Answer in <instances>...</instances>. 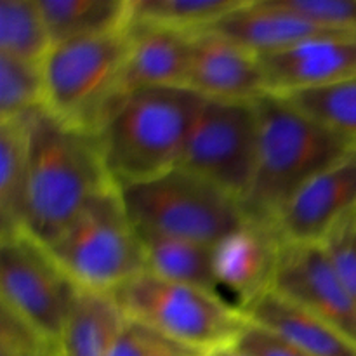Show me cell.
<instances>
[{"instance_id": "cell-11", "label": "cell", "mask_w": 356, "mask_h": 356, "mask_svg": "<svg viewBox=\"0 0 356 356\" xmlns=\"http://www.w3.org/2000/svg\"><path fill=\"white\" fill-rule=\"evenodd\" d=\"M284 238L277 226L243 219L212 245V266L225 301L245 315L273 289Z\"/></svg>"}, {"instance_id": "cell-14", "label": "cell", "mask_w": 356, "mask_h": 356, "mask_svg": "<svg viewBox=\"0 0 356 356\" xmlns=\"http://www.w3.org/2000/svg\"><path fill=\"white\" fill-rule=\"evenodd\" d=\"M268 92L285 96L322 89L356 76V31L323 35L259 56Z\"/></svg>"}, {"instance_id": "cell-29", "label": "cell", "mask_w": 356, "mask_h": 356, "mask_svg": "<svg viewBox=\"0 0 356 356\" xmlns=\"http://www.w3.org/2000/svg\"><path fill=\"white\" fill-rule=\"evenodd\" d=\"M146 348L145 329L125 318L108 356H146Z\"/></svg>"}, {"instance_id": "cell-7", "label": "cell", "mask_w": 356, "mask_h": 356, "mask_svg": "<svg viewBox=\"0 0 356 356\" xmlns=\"http://www.w3.org/2000/svg\"><path fill=\"white\" fill-rule=\"evenodd\" d=\"M113 298L127 320L205 355L232 346L247 323L243 313L216 296L148 271L127 282Z\"/></svg>"}, {"instance_id": "cell-27", "label": "cell", "mask_w": 356, "mask_h": 356, "mask_svg": "<svg viewBox=\"0 0 356 356\" xmlns=\"http://www.w3.org/2000/svg\"><path fill=\"white\" fill-rule=\"evenodd\" d=\"M0 356H56V344L35 334L2 309L0 315Z\"/></svg>"}, {"instance_id": "cell-4", "label": "cell", "mask_w": 356, "mask_h": 356, "mask_svg": "<svg viewBox=\"0 0 356 356\" xmlns=\"http://www.w3.org/2000/svg\"><path fill=\"white\" fill-rule=\"evenodd\" d=\"M127 30L52 44L42 61L44 110L66 125L96 136L124 99Z\"/></svg>"}, {"instance_id": "cell-8", "label": "cell", "mask_w": 356, "mask_h": 356, "mask_svg": "<svg viewBox=\"0 0 356 356\" xmlns=\"http://www.w3.org/2000/svg\"><path fill=\"white\" fill-rule=\"evenodd\" d=\"M80 289L49 249L28 233L0 240L2 309L49 343H58Z\"/></svg>"}, {"instance_id": "cell-24", "label": "cell", "mask_w": 356, "mask_h": 356, "mask_svg": "<svg viewBox=\"0 0 356 356\" xmlns=\"http://www.w3.org/2000/svg\"><path fill=\"white\" fill-rule=\"evenodd\" d=\"M44 108L40 65L0 54V120L23 117Z\"/></svg>"}, {"instance_id": "cell-5", "label": "cell", "mask_w": 356, "mask_h": 356, "mask_svg": "<svg viewBox=\"0 0 356 356\" xmlns=\"http://www.w3.org/2000/svg\"><path fill=\"white\" fill-rule=\"evenodd\" d=\"M47 249L80 291L113 296L146 271L141 238L117 186L96 195Z\"/></svg>"}, {"instance_id": "cell-25", "label": "cell", "mask_w": 356, "mask_h": 356, "mask_svg": "<svg viewBox=\"0 0 356 356\" xmlns=\"http://www.w3.org/2000/svg\"><path fill=\"white\" fill-rule=\"evenodd\" d=\"M271 2L280 9L325 30L356 31V0H271Z\"/></svg>"}, {"instance_id": "cell-15", "label": "cell", "mask_w": 356, "mask_h": 356, "mask_svg": "<svg viewBox=\"0 0 356 356\" xmlns=\"http://www.w3.org/2000/svg\"><path fill=\"white\" fill-rule=\"evenodd\" d=\"M191 35L146 24L129 26L122 94L155 87H186Z\"/></svg>"}, {"instance_id": "cell-26", "label": "cell", "mask_w": 356, "mask_h": 356, "mask_svg": "<svg viewBox=\"0 0 356 356\" xmlns=\"http://www.w3.org/2000/svg\"><path fill=\"white\" fill-rule=\"evenodd\" d=\"M320 243L336 273L356 299V209L337 221Z\"/></svg>"}, {"instance_id": "cell-12", "label": "cell", "mask_w": 356, "mask_h": 356, "mask_svg": "<svg viewBox=\"0 0 356 356\" xmlns=\"http://www.w3.org/2000/svg\"><path fill=\"white\" fill-rule=\"evenodd\" d=\"M186 89L204 99L238 103L268 94L259 56L212 30L191 35Z\"/></svg>"}, {"instance_id": "cell-10", "label": "cell", "mask_w": 356, "mask_h": 356, "mask_svg": "<svg viewBox=\"0 0 356 356\" xmlns=\"http://www.w3.org/2000/svg\"><path fill=\"white\" fill-rule=\"evenodd\" d=\"M271 291L356 344V299L330 264L322 243H284Z\"/></svg>"}, {"instance_id": "cell-13", "label": "cell", "mask_w": 356, "mask_h": 356, "mask_svg": "<svg viewBox=\"0 0 356 356\" xmlns=\"http://www.w3.org/2000/svg\"><path fill=\"white\" fill-rule=\"evenodd\" d=\"M356 209V149L313 176L275 221L285 243H320Z\"/></svg>"}, {"instance_id": "cell-1", "label": "cell", "mask_w": 356, "mask_h": 356, "mask_svg": "<svg viewBox=\"0 0 356 356\" xmlns=\"http://www.w3.org/2000/svg\"><path fill=\"white\" fill-rule=\"evenodd\" d=\"M115 186L94 134L66 125L44 108L28 118L24 229L47 247L96 195Z\"/></svg>"}, {"instance_id": "cell-2", "label": "cell", "mask_w": 356, "mask_h": 356, "mask_svg": "<svg viewBox=\"0 0 356 356\" xmlns=\"http://www.w3.org/2000/svg\"><path fill=\"white\" fill-rule=\"evenodd\" d=\"M259 134L252 183L242 200L247 219L275 225L292 197L313 176L356 146L278 94L256 101Z\"/></svg>"}, {"instance_id": "cell-20", "label": "cell", "mask_w": 356, "mask_h": 356, "mask_svg": "<svg viewBox=\"0 0 356 356\" xmlns=\"http://www.w3.org/2000/svg\"><path fill=\"white\" fill-rule=\"evenodd\" d=\"M52 44L129 28V0H38Z\"/></svg>"}, {"instance_id": "cell-17", "label": "cell", "mask_w": 356, "mask_h": 356, "mask_svg": "<svg viewBox=\"0 0 356 356\" xmlns=\"http://www.w3.org/2000/svg\"><path fill=\"white\" fill-rule=\"evenodd\" d=\"M124 322L113 296L80 291L56 343V356H108Z\"/></svg>"}, {"instance_id": "cell-23", "label": "cell", "mask_w": 356, "mask_h": 356, "mask_svg": "<svg viewBox=\"0 0 356 356\" xmlns=\"http://www.w3.org/2000/svg\"><path fill=\"white\" fill-rule=\"evenodd\" d=\"M284 97L356 146V76L322 89L285 94Z\"/></svg>"}, {"instance_id": "cell-18", "label": "cell", "mask_w": 356, "mask_h": 356, "mask_svg": "<svg viewBox=\"0 0 356 356\" xmlns=\"http://www.w3.org/2000/svg\"><path fill=\"white\" fill-rule=\"evenodd\" d=\"M138 233L145 250L148 273L163 280L202 289L226 302L212 266V245L153 233Z\"/></svg>"}, {"instance_id": "cell-19", "label": "cell", "mask_w": 356, "mask_h": 356, "mask_svg": "<svg viewBox=\"0 0 356 356\" xmlns=\"http://www.w3.org/2000/svg\"><path fill=\"white\" fill-rule=\"evenodd\" d=\"M30 115L0 120V240L26 233L24 204Z\"/></svg>"}, {"instance_id": "cell-21", "label": "cell", "mask_w": 356, "mask_h": 356, "mask_svg": "<svg viewBox=\"0 0 356 356\" xmlns=\"http://www.w3.org/2000/svg\"><path fill=\"white\" fill-rule=\"evenodd\" d=\"M249 0H129V26L167 28L195 35L209 30Z\"/></svg>"}, {"instance_id": "cell-6", "label": "cell", "mask_w": 356, "mask_h": 356, "mask_svg": "<svg viewBox=\"0 0 356 356\" xmlns=\"http://www.w3.org/2000/svg\"><path fill=\"white\" fill-rule=\"evenodd\" d=\"M118 191L143 233L214 245L245 219L238 200L183 167Z\"/></svg>"}, {"instance_id": "cell-31", "label": "cell", "mask_w": 356, "mask_h": 356, "mask_svg": "<svg viewBox=\"0 0 356 356\" xmlns=\"http://www.w3.org/2000/svg\"><path fill=\"white\" fill-rule=\"evenodd\" d=\"M207 356H249L245 353H242L240 350H236L235 346H225V348H219V350H214L211 351V353H207Z\"/></svg>"}, {"instance_id": "cell-30", "label": "cell", "mask_w": 356, "mask_h": 356, "mask_svg": "<svg viewBox=\"0 0 356 356\" xmlns=\"http://www.w3.org/2000/svg\"><path fill=\"white\" fill-rule=\"evenodd\" d=\"M145 329V327H143ZM146 332V356H207L202 351L193 350V348L183 346L179 343L167 339V337L159 336L152 330L145 329Z\"/></svg>"}, {"instance_id": "cell-28", "label": "cell", "mask_w": 356, "mask_h": 356, "mask_svg": "<svg viewBox=\"0 0 356 356\" xmlns=\"http://www.w3.org/2000/svg\"><path fill=\"white\" fill-rule=\"evenodd\" d=\"M233 346L249 356H312L249 320Z\"/></svg>"}, {"instance_id": "cell-16", "label": "cell", "mask_w": 356, "mask_h": 356, "mask_svg": "<svg viewBox=\"0 0 356 356\" xmlns=\"http://www.w3.org/2000/svg\"><path fill=\"white\" fill-rule=\"evenodd\" d=\"M245 318L312 356H356L353 341L273 291L257 299Z\"/></svg>"}, {"instance_id": "cell-9", "label": "cell", "mask_w": 356, "mask_h": 356, "mask_svg": "<svg viewBox=\"0 0 356 356\" xmlns=\"http://www.w3.org/2000/svg\"><path fill=\"white\" fill-rule=\"evenodd\" d=\"M257 134L256 103L204 99L177 167L242 204L256 169Z\"/></svg>"}, {"instance_id": "cell-22", "label": "cell", "mask_w": 356, "mask_h": 356, "mask_svg": "<svg viewBox=\"0 0 356 356\" xmlns=\"http://www.w3.org/2000/svg\"><path fill=\"white\" fill-rule=\"evenodd\" d=\"M51 47L38 0H0V54L42 65Z\"/></svg>"}, {"instance_id": "cell-3", "label": "cell", "mask_w": 356, "mask_h": 356, "mask_svg": "<svg viewBox=\"0 0 356 356\" xmlns=\"http://www.w3.org/2000/svg\"><path fill=\"white\" fill-rule=\"evenodd\" d=\"M202 103L186 87L127 94L96 132L111 183L122 188L176 169Z\"/></svg>"}]
</instances>
